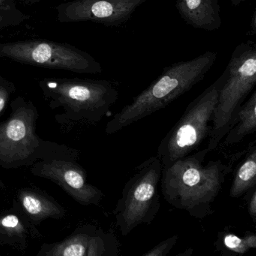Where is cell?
<instances>
[{"instance_id":"6da1fadb","label":"cell","mask_w":256,"mask_h":256,"mask_svg":"<svg viewBox=\"0 0 256 256\" xmlns=\"http://www.w3.org/2000/svg\"><path fill=\"white\" fill-rule=\"evenodd\" d=\"M209 152L206 148L163 168L160 182L169 204L200 220L214 214L212 204L234 168L233 160L228 164L218 160L204 164Z\"/></svg>"},{"instance_id":"7a4b0ae2","label":"cell","mask_w":256,"mask_h":256,"mask_svg":"<svg viewBox=\"0 0 256 256\" xmlns=\"http://www.w3.org/2000/svg\"><path fill=\"white\" fill-rule=\"evenodd\" d=\"M218 54L206 52L191 60L166 67L161 76L133 98L108 124L106 132L116 134L124 128L162 110L204 80Z\"/></svg>"},{"instance_id":"3957f363","label":"cell","mask_w":256,"mask_h":256,"mask_svg":"<svg viewBox=\"0 0 256 256\" xmlns=\"http://www.w3.org/2000/svg\"><path fill=\"white\" fill-rule=\"evenodd\" d=\"M228 76L218 95L212 114V128L208 138L209 152L216 150L236 122L238 112L256 85V44L241 43L234 50Z\"/></svg>"},{"instance_id":"277c9868","label":"cell","mask_w":256,"mask_h":256,"mask_svg":"<svg viewBox=\"0 0 256 256\" xmlns=\"http://www.w3.org/2000/svg\"><path fill=\"white\" fill-rule=\"evenodd\" d=\"M227 76L226 68L214 84L188 104L184 115L162 140L157 156L163 168L196 152L209 138L212 114Z\"/></svg>"},{"instance_id":"5b68a950","label":"cell","mask_w":256,"mask_h":256,"mask_svg":"<svg viewBox=\"0 0 256 256\" xmlns=\"http://www.w3.org/2000/svg\"><path fill=\"white\" fill-rule=\"evenodd\" d=\"M163 166L157 156L148 158L136 169L126 184L114 215L122 236L131 234L140 224H150L160 208L158 193Z\"/></svg>"},{"instance_id":"8992f818","label":"cell","mask_w":256,"mask_h":256,"mask_svg":"<svg viewBox=\"0 0 256 256\" xmlns=\"http://www.w3.org/2000/svg\"><path fill=\"white\" fill-rule=\"evenodd\" d=\"M0 58L79 74H98L103 72L100 62L86 52L68 44L46 40L0 43Z\"/></svg>"},{"instance_id":"52a82bcc","label":"cell","mask_w":256,"mask_h":256,"mask_svg":"<svg viewBox=\"0 0 256 256\" xmlns=\"http://www.w3.org/2000/svg\"><path fill=\"white\" fill-rule=\"evenodd\" d=\"M149 0H74L56 8L61 23L92 22L119 28L132 19L136 10Z\"/></svg>"},{"instance_id":"ba28073f","label":"cell","mask_w":256,"mask_h":256,"mask_svg":"<svg viewBox=\"0 0 256 256\" xmlns=\"http://www.w3.org/2000/svg\"><path fill=\"white\" fill-rule=\"evenodd\" d=\"M46 86L77 104L94 120H100L107 115L119 98V92L108 80H48Z\"/></svg>"},{"instance_id":"9c48e42d","label":"cell","mask_w":256,"mask_h":256,"mask_svg":"<svg viewBox=\"0 0 256 256\" xmlns=\"http://www.w3.org/2000/svg\"><path fill=\"white\" fill-rule=\"evenodd\" d=\"M176 7L181 18L194 29L215 32L222 24L218 0H176Z\"/></svg>"},{"instance_id":"30bf717a","label":"cell","mask_w":256,"mask_h":256,"mask_svg":"<svg viewBox=\"0 0 256 256\" xmlns=\"http://www.w3.org/2000/svg\"><path fill=\"white\" fill-rule=\"evenodd\" d=\"M256 132V92L254 91L238 112L236 122L224 138V146L242 142L246 136Z\"/></svg>"},{"instance_id":"8fae6325","label":"cell","mask_w":256,"mask_h":256,"mask_svg":"<svg viewBox=\"0 0 256 256\" xmlns=\"http://www.w3.org/2000/svg\"><path fill=\"white\" fill-rule=\"evenodd\" d=\"M246 156L236 169L230 190L232 198H240L256 188V146L253 143Z\"/></svg>"},{"instance_id":"7c38bea8","label":"cell","mask_w":256,"mask_h":256,"mask_svg":"<svg viewBox=\"0 0 256 256\" xmlns=\"http://www.w3.org/2000/svg\"><path fill=\"white\" fill-rule=\"evenodd\" d=\"M217 250L223 256H242L256 248V235L247 232L244 238L230 232H222L216 242Z\"/></svg>"},{"instance_id":"4fadbf2b","label":"cell","mask_w":256,"mask_h":256,"mask_svg":"<svg viewBox=\"0 0 256 256\" xmlns=\"http://www.w3.org/2000/svg\"><path fill=\"white\" fill-rule=\"evenodd\" d=\"M28 18L26 14L16 8L14 4H0V29L18 26Z\"/></svg>"},{"instance_id":"5bb4252c","label":"cell","mask_w":256,"mask_h":256,"mask_svg":"<svg viewBox=\"0 0 256 256\" xmlns=\"http://www.w3.org/2000/svg\"><path fill=\"white\" fill-rule=\"evenodd\" d=\"M58 251L56 254L67 256H88L86 234L80 235L72 240L70 242L62 247V250Z\"/></svg>"},{"instance_id":"9a60e30c","label":"cell","mask_w":256,"mask_h":256,"mask_svg":"<svg viewBox=\"0 0 256 256\" xmlns=\"http://www.w3.org/2000/svg\"><path fill=\"white\" fill-rule=\"evenodd\" d=\"M179 240L178 235H174L156 246L152 250L144 253L143 256H166L173 250Z\"/></svg>"},{"instance_id":"2e32d148","label":"cell","mask_w":256,"mask_h":256,"mask_svg":"<svg viewBox=\"0 0 256 256\" xmlns=\"http://www.w3.org/2000/svg\"><path fill=\"white\" fill-rule=\"evenodd\" d=\"M7 137L12 142H20L24 138L26 134V126L20 120H14L8 126L6 131Z\"/></svg>"},{"instance_id":"e0dca14e","label":"cell","mask_w":256,"mask_h":256,"mask_svg":"<svg viewBox=\"0 0 256 256\" xmlns=\"http://www.w3.org/2000/svg\"><path fill=\"white\" fill-rule=\"evenodd\" d=\"M23 204L25 209L32 215H38L44 211L42 202L32 196H26L24 198Z\"/></svg>"},{"instance_id":"ac0fdd59","label":"cell","mask_w":256,"mask_h":256,"mask_svg":"<svg viewBox=\"0 0 256 256\" xmlns=\"http://www.w3.org/2000/svg\"><path fill=\"white\" fill-rule=\"evenodd\" d=\"M246 197L247 206H248V212L251 217L253 222L256 223V188H253L251 191L245 194Z\"/></svg>"},{"instance_id":"d6986e66","label":"cell","mask_w":256,"mask_h":256,"mask_svg":"<svg viewBox=\"0 0 256 256\" xmlns=\"http://www.w3.org/2000/svg\"><path fill=\"white\" fill-rule=\"evenodd\" d=\"M2 224L7 228H16L19 224V218L16 216H8L2 220Z\"/></svg>"},{"instance_id":"ffe728a7","label":"cell","mask_w":256,"mask_h":256,"mask_svg":"<svg viewBox=\"0 0 256 256\" xmlns=\"http://www.w3.org/2000/svg\"><path fill=\"white\" fill-rule=\"evenodd\" d=\"M6 92L5 90L1 88V89H0V112H2L4 107H5L6 102Z\"/></svg>"},{"instance_id":"44dd1931","label":"cell","mask_w":256,"mask_h":256,"mask_svg":"<svg viewBox=\"0 0 256 256\" xmlns=\"http://www.w3.org/2000/svg\"><path fill=\"white\" fill-rule=\"evenodd\" d=\"M252 31L253 34L256 35V13L254 12L252 16V19L251 23Z\"/></svg>"},{"instance_id":"7402d4cb","label":"cell","mask_w":256,"mask_h":256,"mask_svg":"<svg viewBox=\"0 0 256 256\" xmlns=\"http://www.w3.org/2000/svg\"><path fill=\"white\" fill-rule=\"evenodd\" d=\"M246 0H230V2H232V5L234 7H238L239 6H240L241 4L245 2Z\"/></svg>"},{"instance_id":"603a6c76","label":"cell","mask_w":256,"mask_h":256,"mask_svg":"<svg viewBox=\"0 0 256 256\" xmlns=\"http://www.w3.org/2000/svg\"><path fill=\"white\" fill-rule=\"evenodd\" d=\"M193 250L192 248H188V250H186L185 252L180 253V254H178L179 256H190L192 254Z\"/></svg>"}]
</instances>
